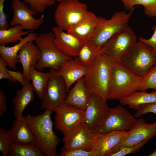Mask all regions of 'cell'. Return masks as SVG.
I'll use <instances>...</instances> for the list:
<instances>
[{
	"label": "cell",
	"instance_id": "6da1fadb",
	"mask_svg": "<svg viewBox=\"0 0 156 156\" xmlns=\"http://www.w3.org/2000/svg\"><path fill=\"white\" fill-rule=\"evenodd\" d=\"M52 109H45L41 114L25 116L27 125L31 131L36 142V146L47 156H57V148L60 140L53 130L51 120Z\"/></svg>",
	"mask_w": 156,
	"mask_h": 156
},
{
	"label": "cell",
	"instance_id": "7a4b0ae2",
	"mask_svg": "<svg viewBox=\"0 0 156 156\" xmlns=\"http://www.w3.org/2000/svg\"><path fill=\"white\" fill-rule=\"evenodd\" d=\"M113 61L109 56L100 52L94 63L83 77L85 85L90 93L105 101L108 99Z\"/></svg>",
	"mask_w": 156,
	"mask_h": 156
},
{
	"label": "cell",
	"instance_id": "3957f363",
	"mask_svg": "<svg viewBox=\"0 0 156 156\" xmlns=\"http://www.w3.org/2000/svg\"><path fill=\"white\" fill-rule=\"evenodd\" d=\"M142 79L120 61H113L108 99L120 101L138 91Z\"/></svg>",
	"mask_w": 156,
	"mask_h": 156
},
{
	"label": "cell",
	"instance_id": "277c9868",
	"mask_svg": "<svg viewBox=\"0 0 156 156\" xmlns=\"http://www.w3.org/2000/svg\"><path fill=\"white\" fill-rule=\"evenodd\" d=\"M120 61L135 74L143 78L156 64V54L148 45L139 40L130 47Z\"/></svg>",
	"mask_w": 156,
	"mask_h": 156
},
{
	"label": "cell",
	"instance_id": "5b68a950",
	"mask_svg": "<svg viewBox=\"0 0 156 156\" xmlns=\"http://www.w3.org/2000/svg\"><path fill=\"white\" fill-rule=\"evenodd\" d=\"M55 35L53 32H46L38 35L35 41L39 49L40 58L35 68L39 70L46 68L58 70L61 64L67 60L72 58L63 54L55 45Z\"/></svg>",
	"mask_w": 156,
	"mask_h": 156
},
{
	"label": "cell",
	"instance_id": "8992f818",
	"mask_svg": "<svg viewBox=\"0 0 156 156\" xmlns=\"http://www.w3.org/2000/svg\"><path fill=\"white\" fill-rule=\"evenodd\" d=\"M133 10L128 13L125 11L117 12L109 19L99 16L93 34L89 41L101 49L112 36L128 25Z\"/></svg>",
	"mask_w": 156,
	"mask_h": 156
},
{
	"label": "cell",
	"instance_id": "52a82bcc",
	"mask_svg": "<svg viewBox=\"0 0 156 156\" xmlns=\"http://www.w3.org/2000/svg\"><path fill=\"white\" fill-rule=\"evenodd\" d=\"M88 11L87 6L79 1H60L54 13L57 26L67 32L82 18Z\"/></svg>",
	"mask_w": 156,
	"mask_h": 156
},
{
	"label": "cell",
	"instance_id": "ba28073f",
	"mask_svg": "<svg viewBox=\"0 0 156 156\" xmlns=\"http://www.w3.org/2000/svg\"><path fill=\"white\" fill-rule=\"evenodd\" d=\"M137 40L135 33L128 25L112 36L101 48L100 52L109 56L113 61H120Z\"/></svg>",
	"mask_w": 156,
	"mask_h": 156
},
{
	"label": "cell",
	"instance_id": "9c48e42d",
	"mask_svg": "<svg viewBox=\"0 0 156 156\" xmlns=\"http://www.w3.org/2000/svg\"><path fill=\"white\" fill-rule=\"evenodd\" d=\"M51 69L53 74L40 99L41 109L53 110L63 103L68 95V91L64 79L56 73L55 70Z\"/></svg>",
	"mask_w": 156,
	"mask_h": 156
},
{
	"label": "cell",
	"instance_id": "30bf717a",
	"mask_svg": "<svg viewBox=\"0 0 156 156\" xmlns=\"http://www.w3.org/2000/svg\"><path fill=\"white\" fill-rule=\"evenodd\" d=\"M136 120L134 115L120 105L109 107L104 122L94 133H104L114 131L129 130Z\"/></svg>",
	"mask_w": 156,
	"mask_h": 156
},
{
	"label": "cell",
	"instance_id": "8fae6325",
	"mask_svg": "<svg viewBox=\"0 0 156 156\" xmlns=\"http://www.w3.org/2000/svg\"><path fill=\"white\" fill-rule=\"evenodd\" d=\"M156 136V122L148 123L143 119L137 120L113 149L110 156L124 147L135 145L143 141H148Z\"/></svg>",
	"mask_w": 156,
	"mask_h": 156
},
{
	"label": "cell",
	"instance_id": "7c38bea8",
	"mask_svg": "<svg viewBox=\"0 0 156 156\" xmlns=\"http://www.w3.org/2000/svg\"><path fill=\"white\" fill-rule=\"evenodd\" d=\"M53 110L55 128L64 135L83 122L84 110L63 103Z\"/></svg>",
	"mask_w": 156,
	"mask_h": 156
},
{
	"label": "cell",
	"instance_id": "4fadbf2b",
	"mask_svg": "<svg viewBox=\"0 0 156 156\" xmlns=\"http://www.w3.org/2000/svg\"><path fill=\"white\" fill-rule=\"evenodd\" d=\"M109 108L106 101L91 94L85 110L83 122L94 133L104 122Z\"/></svg>",
	"mask_w": 156,
	"mask_h": 156
},
{
	"label": "cell",
	"instance_id": "5bb4252c",
	"mask_svg": "<svg viewBox=\"0 0 156 156\" xmlns=\"http://www.w3.org/2000/svg\"><path fill=\"white\" fill-rule=\"evenodd\" d=\"M11 5L13 15L9 23L10 26L19 25L23 30L34 31L37 29L44 23V15L38 19L35 18L33 16L37 13L29 8L23 2L13 0Z\"/></svg>",
	"mask_w": 156,
	"mask_h": 156
},
{
	"label": "cell",
	"instance_id": "9a60e30c",
	"mask_svg": "<svg viewBox=\"0 0 156 156\" xmlns=\"http://www.w3.org/2000/svg\"><path fill=\"white\" fill-rule=\"evenodd\" d=\"M94 133L83 122L64 135L63 148L70 150H91Z\"/></svg>",
	"mask_w": 156,
	"mask_h": 156
},
{
	"label": "cell",
	"instance_id": "2e32d148",
	"mask_svg": "<svg viewBox=\"0 0 156 156\" xmlns=\"http://www.w3.org/2000/svg\"><path fill=\"white\" fill-rule=\"evenodd\" d=\"M126 132L114 131L104 133H94L91 149L94 156H110L113 149Z\"/></svg>",
	"mask_w": 156,
	"mask_h": 156
},
{
	"label": "cell",
	"instance_id": "e0dca14e",
	"mask_svg": "<svg viewBox=\"0 0 156 156\" xmlns=\"http://www.w3.org/2000/svg\"><path fill=\"white\" fill-rule=\"evenodd\" d=\"M52 31L55 35L54 43L59 50L68 57H77L83 42L57 26L53 27Z\"/></svg>",
	"mask_w": 156,
	"mask_h": 156
},
{
	"label": "cell",
	"instance_id": "ac0fdd59",
	"mask_svg": "<svg viewBox=\"0 0 156 156\" xmlns=\"http://www.w3.org/2000/svg\"><path fill=\"white\" fill-rule=\"evenodd\" d=\"M89 69L90 68L83 65L76 57L75 59L71 58L65 61L58 70H55V72L63 78L68 92L71 86L86 76Z\"/></svg>",
	"mask_w": 156,
	"mask_h": 156
},
{
	"label": "cell",
	"instance_id": "d6986e66",
	"mask_svg": "<svg viewBox=\"0 0 156 156\" xmlns=\"http://www.w3.org/2000/svg\"><path fill=\"white\" fill-rule=\"evenodd\" d=\"M98 19L92 12L88 11L82 18L67 32L73 35L83 43L90 40Z\"/></svg>",
	"mask_w": 156,
	"mask_h": 156
},
{
	"label": "cell",
	"instance_id": "ffe728a7",
	"mask_svg": "<svg viewBox=\"0 0 156 156\" xmlns=\"http://www.w3.org/2000/svg\"><path fill=\"white\" fill-rule=\"evenodd\" d=\"M40 50L33 41L29 42L25 44L18 52V62L22 66L23 73L25 79L31 81L29 71L31 68H35L40 58Z\"/></svg>",
	"mask_w": 156,
	"mask_h": 156
},
{
	"label": "cell",
	"instance_id": "44dd1931",
	"mask_svg": "<svg viewBox=\"0 0 156 156\" xmlns=\"http://www.w3.org/2000/svg\"><path fill=\"white\" fill-rule=\"evenodd\" d=\"M8 131L13 143L34 144L36 146V140L27 125L25 116L23 115L15 119Z\"/></svg>",
	"mask_w": 156,
	"mask_h": 156
},
{
	"label": "cell",
	"instance_id": "7402d4cb",
	"mask_svg": "<svg viewBox=\"0 0 156 156\" xmlns=\"http://www.w3.org/2000/svg\"><path fill=\"white\" fill-rule=\"evenodd\" d=\"M84 77L78 80L70 90L63 103L85 110L91 94L86 87Z\"/></svg>",
	"mask_w": 156,
	"mask_h": 156
},
{
	"label": "cell",
	"instance_id": "603a6c76",
	"mask_svg": "<svg viewBox=\"0 0 156 156\" xmlns=\"http://www.w3.org/2000/svg\"><path fill=\"white\" fill-rule=\"evenodd\" d=\"M38 35L33 31H31L27 36L22 38L18 43L12 47L0 46V57L5 61L10 68H13L14 70H16V65L19 62L18 55L20 50L26 43L31 41H34Z\"/></svg>",
	"mask_w": 156,
	"mask_h": 156
},
{
	"label": "cell",
	"instance_id": "cb8c5ba5",
	"mask_svg": "<svg viewBox=\"0 0 156 156\" xmlns=\"http://www.w3.org/2000/svg\"><path fill=\"white\" fill-rule=\"evenodd\" d=\"M30 80L25 79L22 89L17 90L13 103L14 105L13 115L15 119L23 115L26 107L34 99V92Z\"/></svg>",
	"mask_w": 156,
	"mask_h": 156
},
{
	"label": "cell",
	"instance_id": "d4e9b609",
	"mask_svg": "<svg viewBox=\"0 0 156 156\" xmlns=\"http://www.w3.org/2000/svg\"><path fill=\"white\" fill-rule=\"evenodd\" d=\"M119 101L122 105H128L130 109L137 111L140 105L156 102V91L150 93L137 91Z\"/></svg>",
	"mask_w": 156,
	"mask_h": 156
},
{
	"label": "cell",
	"instance_id": "484cf974",
	"mask_svg": "<svg viewBox=\"0 0 156 156\" xmlns=\"http://www.w3.org/2000/svg\"><path fill=\"white\" fill-rule=\"evenodd\" d=\"M52 74L51 69L48 73L39 71L34 67H31L30 69L29 76L33 90L40 99Z\"/></svg>",
	"mask_w": 156,
	"mask_h": 156
},
{
	"label": "cell",
	"instance_id": "4316f807",
	"mask_svg": "<svg viewBox=\"0 0 156 156\" xmlns=\"http://www.w3.org/2000/svg\"><path fill=\"white\" fill-rule=\"evenodd\" d=\"M100 49L90 41L83 43L76 57L84 66L90 68L94 63Z\"/></svg>",
	"mask_w": 156,
	"mask_h": 156
},
{
	"label": "cell",
	"instance_id": "83f0119b",
	"mask_svg": "<svg viewBox=\"0 0 156 156\" xmlns=\"http://www.w3.org/2000/svg\"><path fill=\"white\" fill-rule=\"evenodd\" d=\"M31 31H24L19 25H14L6 29H0V46L19 41L22 36L28 34Z\"/></svg>",
	"mask_w": 156,
	"mask_h": 156
},
{
	"label": "cell",
	"instance_id": "f1b7e54d",
	"mask_svg": "<svg viewBox=\"0 0 156 156\" xmlns=\"http://www.w3.org/2000/svg\"><path fill=\"white\" fill-rule=\"evenodd\" d=\"M10 156H44L40 150L34 144L13 143L9 151Z\"/></svg>",
	"mask_w": 156,
	"mask_h": 156
},
{
	"label": "cell",
	"instance_id": "f546056e",
	"mask_svg": "<svg viewBox=\"0 0 156 156\" xmlns=\"http://www.w3.org/2000/svg\"><path fill=\"white\" fill-rule=\"evenodd\" d=\"M125 9L130 11L136 5H141L144 8V13L150 17H156V0H120Z\"/></svg>",
	"mask_w": 156,
	"mask_h": 156
},
{
	"label": "cell",
	"instance_id": "4dcf8cb0",
	"mask_svg": "<svg viewBox=\"0 0 156 156\" xmlns=\"http://www.w3.org/2000/svg\"><path fill=\"white\" fill-rule=\"evenodd\" d=\"M150 89H156V64L143 78L138 91H146Z\"/></svg>",
	"mask_w": 156,
	"mask_h": 156
},
{
	"label": "cell",
	"instance_id": "1f68e13d",
	"mask_svg": "<svg viewBox=\"0 0 156 156\" xmlns=\"http://www.w3.org/2000/svg\"><path fill=\"white\" fill-rule=\"evenodd\" d=\"M13 142L8 130L0 129V152L3 156L8 155Z\"/></svg>",
	"mask_w": 156,
	"mask_h": 156
},
{
	"label": "cell",
	"instance_id": "d6a6232c",
	"mask_svg": "<svg viewBox=\"0 0 156 156\" xmlns=\"http://www.w3.org/2000/svg\"><path fill=\"white\" fill-rule=\"evenodd\" d=\"M25 3H28L30 8L38 13H43L46 9L55 4L53 0H23Z\"/></svg>",
	"mask_w": 156,
	"mask_h": 156
},
{
	"label": "cell",
	"instance_id": "836d02e7",
	"mask_svg": "<svg viewBox=\"0 0 156 156\" xmlns=\"http://www.w3.org/2000/svg\"><path fill=\"white\" fill-rule=\"evenodd\" d=\"M148 141L147 140H144L135 145L124 147L112 154L111 156H124L129 154L136 153L138 152Z\"/></svg>",
	"mask_w": 156,
	"mask_h": 156
},
{
	"label": "cell",
	"instance_id": "e575fe53",
	"mask_svg": "<svg viewBox=\"0 0 156 156\" xmlns=\"http://www.w3.org/2000/svg\"><path fill=\"white\" fill-rule=\"evenodd\" d=\"M60 156H94L92 151H87L81 149L67 150L63 147L61 149Z\"/></svg>",
	"mask_w": 156,
	"mask_h": 156
},
{
	"label": "cell",
	"instance_id": "d590c367",
	"mask_svg": "<svg viewBox=\"0 0 156 156\" xmlns=\"http://www.w3.org/2000/svg\"><path fill=\"white\" fill-rule=\"evenodd\" d=\"M137 111L134 115L136 118L150 112L156 114V102L140 105Z\"/></svg>",
	"mask_w": 156,
	"mask_h": 156
},
{
	"label": "cell",
	"instance_id": "8d00e7d4",
	"mask_svg": "<svg viewBox=\"0 0 156 156\" xmlns=\"http://www.w3.org/2000/svg\"><path fill=\"white\" fill-rule=\"evenodd\" d=\"M7 65L5 61L0 57V79H6L12 82H16L8 73V69L6 68Z\"/></svg>",
	"mask_w": 156,
	"mask_h": 156
},
{
	"label": "cell",
	"instance_id": "74e56055",
	"mask_svg": "<svg viewBox=\"0 0 156 156\" xmlns=\"http://www.w3.org/2000/svg\"><path fill=\"white\" fill-rule=\"evenodd\" d=\"M5 0H0V29H7L9 26L8 16L4 11Z\"/></svg>",
	"mask_w": 156,
	"mask_h": 156
},
{
	"label": "cell",
	"instance_id": "f35d334b",
	"mask_svg": "<svg viewBox=\"0 0 156 156\" xmlns=\"http://www.w3.org/2000/svg\"><path fill=\"white\" fill-rule=\"evenodd\" d=\"M152 29L153 33L150 38L146 39L140 37L139 38V40L143 41L148 45L156 54V24L153 26Z\"/></svg>",
	"mask_w": 156,
	"mask_h": 156
},
{
	"label": "cell",
	"instance_id": "ab89813d",
	"mask_svg": "<svg viewBox=\"0 0 156 156\" xmlns=\"http://www.w3.org/2000/svg\"><path fill=\"white\" fill-rule=\"evenodd\" d=\"M10 75L16 81H17L23 86L24 83L25 79L23 73L20 71H13L8 70Z\"/></svg>",
	"mask_w": 156,
	"mask_h": 156
},
{
	"label": "cell",
	"instance_id": "60d3db41",
	"mask_svg": "<svg viewBox=\"0 0 156 156\" xmlns=\"http://www.w3.org/2000/svg\"><path fill=\"white\" fill-rule=\"evenodd\" d=\"M7 109L6 97L5 94L0 89V117L5 112Z\"/></svg>",
	"mask_w": 156,
	"mask_h": 156
},
{
	"label": "cell",
	"instance_id": "b9f144b4",
	"mask_svg": "<svg viewBox=\"0 0 156 156\" xmlns=\"http://www.w3.org/2000/svg\"><path fill=\"white\" fill-rule=\"evenodd\" d=\"M148 156H156V149L154 151V152L151 153Z\"/></svg>",
	"mask_w": 156,
	"mask_h": 156
},
{
	"label": "cell",
	"instance_id": "7bdbcfd3",
	"mask_svg": "<svg viewBox=\"0 0 156 156\" xmlns=\"http://www.w3.org/2000/svg\"><path fill=\"white\" fill-rule=\"evenodd\" d=\"M53 0L55 1H58V2H60V1H64V0ZM74 0L79 1L80 0Z\"/></svg>",
	"mask_w": 156,
	"mask_h": 156
}]
</instances>
